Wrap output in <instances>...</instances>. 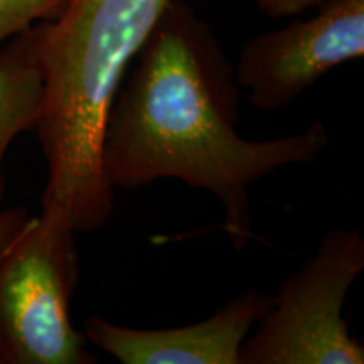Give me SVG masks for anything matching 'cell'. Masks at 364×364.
<instances>
[{"instance_id": "obj_8", "label": "cell", "mask_w": 364, "mask_h": 364, "mask_svg": "<svg viewBox=\"0 0 364 364\" xmlns=\"http://www.w3.org/2000/svg\"><path fill=\"white\" fill-rule=\"evenodd\" d=\"M70 0H0V48L44 21L56 19Z\"/></svg>"}, {"instance_id": "obj_5", "label": "cell", "mask_w": 364, "mask_h": 364, "mask_svg": "<svg viewBox=\"0 0 364 364\" xmlns=\"http://www.w3.org/2000/svg\"><path fill=\"white\" fill-rule=\"evenodd\" d=\"M317 9L241 48L235 80L255 108L282 110L331 70L364 56V0H324Z\"/></svg>"}, {"instance_id": "obj_1", "label": "cell", "mask_w": 364, "mask_h": 364, "mask_svg": "<svg viewBox=\"0 0 364 364\" xmlns=\"http://www.w3.org/2000/svg\"><path fill=\"white\" fill-rule=\"evenodd\" d=\"M235 66L209 24L184 0H169L122 80L108 110L102 171L110 188L177 179L211 193L235 250L255 238L250 186L292 164H311L329 144L326 125L270 140L236 130Z\"/></svg>"}, {"instance_id": "obj_6", "label": "cell", "mask_w": 364, "mask_h": 364, "mask_svg": "<svg viewBox=\"0 0 364 364\" xmlns=\"http://www.w3.org/2000/svg\"><path fill=\"white\" fill-rule=\"evenodd\" d=\"M272 306V295L252 289L198 324L134 329L100 316L83 321V334L124 364H240V349Z\"/></svg>"}, {"instance_id": "obj_7", "label": "cell", "mask_w": 364, "mask_h": 364, "mask_svg": "<svg viewBox=\"0 0 364 364\" xmlns=\"http://www.w3.org/2000/svg\"><path fill=\"white\" fill-rule=\"evenodd\" d=\"M44 95L38 24L0 48V203L6 198L4 159L17 135L34 130Z\"/></svg>"}, {"instance_id": "obj_10", "label": "cell", "mask_w": 364, "mask_h": 364, "mask_svg": "<svg viewBox=\"0 0 364 364\" xmlns=\"http://www.w3.org/2000/svg\"><path fill=\"white\" fill-rule=\"evenodd\" d=\"M262 12L270 17H294L318 7L324 0H253Z\"/></svg>"}, {"instance_id": "obj_3", "label": "cell", "mask_w": 364, "mask_h": 364, "mask_svg": "<svg viewBox=\"0 0 364 364\" xmlns=\"http://www.w3.org/2000/svg\"><path fill=\"white\" fill-rule=\"evenodd\" d=\"M76 233L33 216L0 257V364H95L70 306L80 277Z\"/></svg>"}, {"instance_id": "obj_4", "label": "cell", "mask_w": 364, "mask_h": 364, "mask_svg": "<svg viewBox=\"0 0 364 364\" xmlns=\"http://www.w3.org/2000/svg\"><path fill=\"white\" fill-rule=\"evenodd\" d=\"M364 270L361 231L338 228L282 282L240 349V364H363L343 309Z\"/></svg>"}, {"instance_id": "obj_9", "label": "cell", "mask_w": 364, "mask_h": 364, "mask_svg": "<svg viewBox=\"0 0 364 364\" xmlns=\"http://www.w3.org/2000/svg\"><path fill=\"white\" fill-rule=\"evenodd\" d=\"M29 213L24 208H12L0 211V257L7 252L14 240L22 233L31 220Z\"/></svg>"}, {"instance_id": "obj_2", "label": "cell", "mask_w": 364, "mask_h": 364, "mask_svg": "<svg viewBox=\"0 0 364 364\" xmlns=\"http://www.w3.org/2000/svg\"><path fill=\"white\" fill-rule=\"evenodd\" d=\"M169 0H70L38 24L44 95L38 124L48 177L41 216L75 233L107 225L115 191L102 171V140L130 63Z\"/></svg>"}]
</instances>
